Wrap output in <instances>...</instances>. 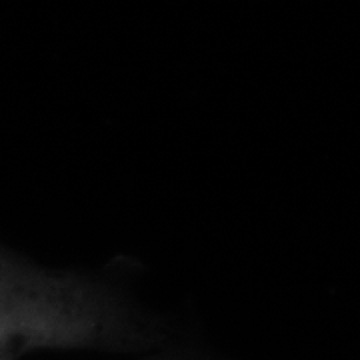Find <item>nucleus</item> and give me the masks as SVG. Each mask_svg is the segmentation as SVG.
<instances>
[{"label":"nucleus","instance_id":"f257e3e1","mask_svg":"<svg viewBox=\"0 0 360 360\" xmlns=\"http://www.w3.org/2000/svg\"><path fill=\"white\" fill-rule=\"evenodd\" d=\"M132 340L115 304L86 283L0 250V360L34 347H108Z\"/></svg>","mask_w":360,"mask_h":360}]
</instances>
